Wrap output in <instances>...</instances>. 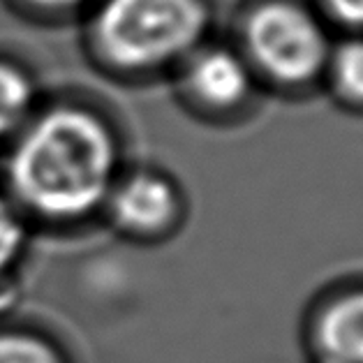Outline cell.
Here are the masks:
<instances>
[{
  "label": "cell",
  "instance_id": "cell-10",
  "mask_svg": "<svg viewBox=\"0 0 363 363\" xmlns=\"http://www.w3.org/2000/svg\"><path fill=\"white\" fill-rule=\"evenodd\" d=\"M26 241V229L14 208L0 197V276L12 267Z\"/></svg>",
  "mask_w": 363,
  "mask_h": 363
},
{
  "label": "cell",
  "instance_id": "cell-6",
  "mask_svg": "<svg viewBox=\"0 0 363 363\" xmlns=\"http://www.w3.org/2000/svg\"><path fill=\"white\" fill-rule=\"evenodd\" d=\"M317 347L324 363H363V291H350L324 310Z\"/></svg>",
  "mask_w": 363,
  "mask_h": 363
},
{
  "label": "cell",
  "instance_id": "cell-12",
  "mask_svg": "<svg viewBox=\"0 0 363 363\" xmlns=\"http://www.w3.org/2000/svg\"><path fill=\"white\" fill-rule=\"evenodd\" d=\"M28 3L38 5L47 12H67V10H77L79 5L88 3V0H28Z\"/></svg>",
  "mask_w": 363,
  "mask_h": 363
},
{
  "label": "cell",
  "instance_id": "cell-5",
  "mask_svg": "<svg viewBox=\"0 0 363 363\" xmlns=\"http://www.w3.org/2000/svg\"><path fill=\"white\" fill-rule=\"evenodd\" d=\"M192 95L208 107H234L247 95L250 74L243 60L229 49H206L192 58L185 74Z\"/></svg>",
  "mask_w": 363,
  "mask_h": 363
},
{
  "label": "cell",
  "instance_id": "cell-7",
  "mask_svg": "<svg viewBox=\"0 0 363 363\" xmlns=\"http://www.w3.org/2000/svg\"><path fill=\"white\" fill-rule=\"evenodd\" d=\"M33 107V84L19 67L0 63V139L21 125Z\"/></svg>",
  "mask_w": 363,
  "mask_h": 363
},
{
  "label": "cell",
  "instance_id": "cell-3",
  "mask_svg": "<svg viewBox=\"0 0 363 363\" xmlns=\"http://www.w3.org/2000/svg\"><path fill=\"white\" fill-rule=\"evenodd\" d=\"M252 58L282 84L310 82L326 60V40L317 21L291 3H267L247 21Z\"/></svg>",
  "mask_w": 363,
  "mask_h": 363
},
{
  "label": "cell",
  "instance_id": "cell-8",
  "mask_svg": "<svg viewBox=\"0 0 363 363\" xmlns=\"http://www.w3.org/2000/svg\"><path fill=\"white\" fill-rule=\"evenodd\" d=\"M0 363H60L49 345L30 335H0Z\"/></svg>",
  "mask_w": 363,
  "mask_h": 363
},
{
  "label": "cell",
  "instance_id": "cell-4",
  "mask_svg": "<svg viewBox=\"0 0 363 363\" xmlns=\"http://www.w3.org/2000/svg\"><path fill=\"white\" fill-rule=\"evenodd\" d=\"M111 213L128 232H160L176 213L174 188L153 174L130 176L111 194Z\"/></svg>",
  "mask_w": 363,
  "mask_h": 363
},
{
  "label": "cell",
  "instance_id": "cell-11",
  "mask_svg": "<svg viewBox=\"0 0 363 363\" xmlns=\"http://www.w3.org/2000/svg\"><path fill=\"white\" fill-rule=\"evenodd\" d=\"M338 19L363 26V0H326Z\"/></svg>",
  "mask_w": 363,
  "mask_h": 363
},
{
  "label": "cell",
  "instance_id": "cell-9",
  "mask_svg": "<svg viewBox=\"0 0 363 363\" xmlns=\"http://www.w3.org/2000/svg\"><path fill=\"white\" fill-rule=\"evenodd\" d=\"M335 82L345 95L363 102V42H350L335 56Z\"/></svg>",
  "mask_w": 363,
  "mask_h": 363
},
{
  "label": "cell",
  "instance_id": "cell-1",
  "mask_svg": "<svg viewBox=\"0 0 363 363\" xmlns=\"http://www.w3.org/2000/svg\"><path fill=\"white\" fill-rule=\"evenodd\" d=\"M116 146L93 113L54 109L26 132L10 160L12 188L44 218L77 220L107 199Z\"/></svg>",
  "mask_w": 363,
  "mask_h": 363
},
{
  "label": "cell",
  "instance_id": "cell-2",
  "mask_svg": "<svg viewBox=\"0 0 363 363\" xmlns=\"http://www.w3.org/2000/svg\"><path fill=\"white\" fill-rule=\"evenodd\" d=\"M206 23L203 0H102L93 33L111 65L148 72L192 51Z\"/></svg>",
  "mask_w": 363,
  "mask_h": 363
}]
</instances>
